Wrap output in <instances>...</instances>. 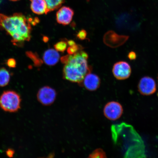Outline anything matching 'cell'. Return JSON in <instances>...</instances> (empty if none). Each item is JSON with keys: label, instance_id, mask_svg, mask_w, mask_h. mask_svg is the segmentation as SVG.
<instances>
[{"label": "cell", "instance_id": "cell-8", "mask_svg": "<svg viewBox=\"0 0 158 158\" xmlns=\"http://www.w3.org/2000/svg\"><path fill=\"white\" fill-rule=\"evenodd\" d=\"M138 88L140 93L145 96L154 94L157 89L155 80L148 76L144 77L141 78L138 83Z\"/></svg>", "mask_w": 158, "mask_h": 158}, {"label": "cell", "instance_id": "cell-7", "mask_svg": "<svg viewBox=\"0 0 158 158\" xmlns=\"http://www.w3.org/2000/svg\"><path fill=\"white\" fill-rule=\"evenodd\" d=\"M123 108L121 104L115 101L108 102L105 106L103 113L108 119L115 120L121 117L123 113Z\"/></svg>", "mask_w": 158, "mask_h": 158}, {"label": "cell", "instance_id": "cell-11", "mask_svg": "<svg viewBox=\"0 0 158 158\" xmlns=\"http://www.w3.org/2000/svg\"><path fill=\"white\" fill-rule=\"evenodd\" d=\"M60 58L58 51L54 49H49L45 51L43 59L45 64L48 66H54L57 64Z\"/></svg>", "mask_w": 158, "mask_h": 158}, {"label": "cell", "instance_id": "cell-21", "mask_svg": "<svg viewBox=\"0 0 158 158\" xmlns=\"http://www.w3.org/2000/svg\"><path fill=\"white\" fill-rule=\"evenodd\" d=\"M128 57L130 60H134L137 58V55L134 51H131L128 53Z\"/></svg>", "mask_w": 158, "mask_h": 158}, {"label": "cell", "instance_id": "cell-9", "mask_svg": "<svg viewBox=\"0 0 158 158\" xmlns=\"http://www.w3.org/2000/svg\"><path fill=\"white\" fill-rule=\"evenodd\" d=\"M74 15V11L71 8L63 6L57 11L56 19L57 22L63 25H68L72 21Z\"/></svg>", "mask_w": 158, "mask_h": 158}, {"label": "cell", "instance_id": "cell-1", "mask_svg": "<svg viewBox=\"0 0 158 158\" xmlns=\"http://www.w3.org/2000/svg\"><path fill=\"white\" fill-rule=\"evenodd\" d=\"M30 19L22 14L16 13L12 16L0 14V29L5 31L12 38V42L17 46H23L31 39Z\"/></svg>", "mask_w": 158, "mask_h": 158}, {"label": "cell", "instance_id": "cell-19", "mask_svg": "<svg viewBox=\"0 0 158 158\" xmlns=\"http://www.w3.org/2000/svg\"><path fill=\"white\" fill-rule=\"evenodd\" d=\"M87 32L85 30L82 29L80 31L77 35V37L81 40H83L86 38Z\"/></svg>", "mask_w": 158, "mask_h": 158}, {"label": "cell", "instance_id": "cell-25", "mask_svg": "<svg viewBox=\"0 0 158 158\" xmlns=\"http://www.w3.org/2000/svg\"><path fill=\"white\" fill-rule=\"evenodd\" d=\"M157 78L158 85V76H157ZM157 95H158V92Z\"/></svg>", "mask_w": 158, "mask_h": 158}, {"label": "cell", "instance_id": "cell-5", "mask_svg": "<svg viewBox=\"0 0 158 158\" xmlns=\"http://www.w3.org/2000/svg\"><path fill=\"white\" fill-rule=\"evenodd\" d=\"M56 96V90L48 86H45L40 89L37 95L38 101L45 106H50L54 103Z\"/></svg>", "mask_w": 158, "mask_h": 158}, {"label": "cell", "instance_id": "cell-2", "mask_svg": "<svg viewBox=\"0 0 158 158\" xmlns=\"http://www.w3.org/2000/svg\"><path fill=\"white\" fill-rule=\"evenodd\" d=\"M67 58L63 69V77L81 85L85 77L91 70L88 65V54L80 50L73 55H67Z\"/></svg>", "mask_w": 158, "mask_h": 158}, {"label": "cell", "instance_id": "cell-3", "mask_svg": "<svg viewBox=\"0 0 158 158\" xmlns=\"http://www.w3.org/2000/svg\"><path fill=\"white\" fill-rule=\"evenodd\" d=\"M21 102L20 96L17 93L5 91L0 96V107L6 112H15L20 109Z\"/></svg>", "mask_w": 158, "mask_h": 158}, {"label": "cell", "instance_id": "cell-15", "mask_svg": "<svg viewBox=\"0 0 158 158\" xmlns=\"http://www.w3.org/2000/svg\"><path fill=\"white\" fill-rule=\"evenodd\" d=\"M89 158H106V153L101 149H98L92 152L89 156Z\"/></svg>", "mask_w": 158, "mask_h": 158}, {"label": "cell", "instance_id": "cell-18", "mask_svg": "<svg viewBox=\"0 0 158 158\" xmlns=\"http://www.w3.org/2000/svg\"><path fill=\"white\" fill-rule=\"evenodd\" d=\"M28 54V56L31 59H32L35 66H40L43 64V61L41 60L40 58H39V56L33 54L32 53L29 52L27 53Z\"/></svg>", "mask_w": 158, "mask_h": 158}, {"label": "cell", "instance_id": "cell-12", "mask_svg": "<svg viewBox=\"0 0 158 158\" xmlns=\"http://www.w3.org/2000/svg\"><path fill=\"white\" fill-rule=\"evenodd\" d=\"M31 8L35 14L41 15L47 14V6L44 0H30Z\"/></svg>", "mask_w": 158, "mask_h": 158}, {"label": "cell", "instance_id": "cell-6", "mask_svg": "<svg viewBox=\"0 0 158 158\" xmlns=\"http://www.w3.org/2000/svg\"><path fill=\"white\" fill-rule=\"evenodd\" d=\"M114 76L118 80H125L130 77L131 74V68L126 61H120L114 64L112 68Z\"/></svg>", "mask_w": 158, "mask_h": 158}, {"label": "cell", "instance_id": "cell-13", "mask_svg": "<svg viewBox=\"0 0 158 158\" xmlns=\"http://www.w3.org/2000/svg\"><path fill=\"white\" fill-rule=\"evenodd\" d=\"M46 4L48 13L54 11L60 7L64 0H44Z\"/></svg>", "mask_w": 158, "mask_h": 158}, {"label": "cell", "instance_id": "cell-10", "mask_svg": "<svg viewBox=\"0 0 158 158\" xmlns=\"http://www.w3.org/2000/svg\"><path fill=\"white\" fill-rule=\"evenodd\" d=\"M100 79L97 75L91 72L86 75L81 85H83L87 90L94 91L99 88Z\"/></svg>", "mask_w": 158, "mask_h": 158}, {"label": "cell", "instance_id": "cell-23", "mask_svg": "<svg viewBox=\"0 0 158 158\" xmlns=\"http://www.w3.org/2000/svg\"><path fill=\"white\" fill-rule=\"evenodd\" d=\"M67 43H68V44L69 45V46H72V45L76 44L75 41L72 40H68L67 41Z\"/></svg>", "mask_w": 158, "mask_h": 158}, {"label": "cell", "instance_id": "cell-20", "mask_svg": "<svg viewBox=\"0 0 158 158\" xmlns=\"http://www.w3.org/2000/svg\"><path fill=\"white\" fill-rule=\"evenodd\" d=\"M7 64L10 68H15L16 65V62L15 59H10L7 61Z\"/></svg>", "mask_w": 158, "mask_h": 158}, {"label": "cell", "instance_id": "cell-14", "mask_svg": "<svg viewBox=\"0 0 158 158\" xmlns=\"http://www.w3.org/2000/svg\"><path fill=\"white\" fill-rule=\"evenodd\" d=\"M10 74L9 71L5 68L0 69V86L4 87L9 84Z\"/></svg>", "mask_w": 158, "mask_h": 158}, {"label": "cell", "instance_id": "cell-16", "mask_svg": "<svg viewBox=\"0 0 158 158\" xmlns=\"http://www.w3.org/2000/svg\"><path fill=\"white\" fill-rule=\"evenodd\" d=\"M68 43L65 41H61L54 45L55 49L59 52H64L66 50L68 46Z\"/></svg>", "mask_w": 158, "mask_h": 158}, {"label": "cell", "instance_id": "cell-17", "mask_svg": "<svg viewBox=\"0 0 158 158\" xmlns=\"http://www.w3.org/2000/svg\"><path fill=\"white\" fill-rule=\"evenodd\" d=\"M81 49H82V47L76 44L72 46H69L67 49V52L69 55H72L76 54Z\"/></svg>", "mask_w": 158, "mask_h": 158}, {"label": "cell", "instance_id": "cell-22", "mask_svg": "<svg viewBox=\"0 0 158 158\" xmlns=\"http://www.w3.org/2000/svg\"><path fill=\"white\" fill-rule=\"evenodd\" d=\"M15 151L14 150L12 149H9L6 151V154L8 157H12L14 155Z\"/></svg>", "mask_w": 158, "mask_h": 158}, {"label": "cell", "instance_id": "cell-4", "mask_svg": "<svg viewBox=\"0 0 158 158\" xmlns=\"http://www.w3.org/2000/svg\"><path fill=\"white\" fill-rule=\"evenodd\" d=\"M129 36L127 35H120L114 31H110L104 35V42L108 46L112 48H116L123 45L127 41Z\"/></svg>", "mask_w": 158, "mask_h": 158}, {"label": "cell", "instance_id": "cell-24", "mask_svg": "<svg viewBox=\"0 0 158 158\" xmlns=\"http://www.w3.org/2000/svg\"><path fill=\"white\" fill-rule=\"evenodd\" d=\"M10 1H19V0H10Z\"/></svg>", "mask_w": 158, "mask_h": 158}]
</instances>
